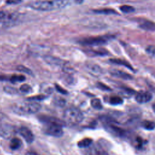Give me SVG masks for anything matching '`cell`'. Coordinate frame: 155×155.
<instances>
[{
	"label": "cell",
	"instance_id": "1",
	"mask_svg": "<svg viewBox=\"0 0 155 155\" xmlns=\"http://www.w3.org/2000/svg\"><path fill=\"white\" fill-rule=\"evenodd\" d=\"M69 4V0H49L36 1L30 4V7L40 11H51L62 8Z\"/></svg>",
	"mask_w": 155,
	"mask_h": 155
},
{
	"label": "cell",
	"instance_id": "2",
	"mask_svg": "<svg viewBox=\"0 0 155 155\" xmlns=\"http://www.w3.org/2000/svg\"><path fill=\"white\" fill-rule=\"evenodd\" d=\"M13 110L15 112L22 114H33L38 112L41 106L35 101H27L17 103L13 105Z\"/></svg>",
	"mask_w": 155,
	"mask_h": 155
},
{
	"label": "cell",
	"instance_id": "3",
	"mask_svg": "<svg viewBox=\"0 0 155 155\" xmlns=\"http://www.w3.org/2000/svg\"><path fill=\"white\" fill-rule=\"evenodd\" d=\"M64 120L71 124H78L81 123L84 119V115L82 111L73 107L67 108L64 112Z\"/></svg>",
	"mask_w": 155,
	"mask_h": 155
},
{
	"label": "cell",
	"instance_id": "4",
	"mask_svg": "<svg viewBox=\"0 0 155 155\" xmlns=\"http://www.w3.org/2000/svg\"><path fill=\"white\" fill-rule=\"evenodd\" d=\"M62 124L56 122H47L44 123L43 131L45 134L53 136L61 137L63 134Z\"/></svg>",
	"mask_w": 155,
	"mask_h": 155
},
{
	"label": "cell",
	"instance_id": "5",
	"mask_svg": "<svg viewBox=\"0 0 155 155\" xmlns=\"http://www.w3.org/2000/svg\"><path fill=\"white\" fill-rule=\"evenodd\" d=\"M107 42V38L104 36L89 37L83 39L81 43L85 45H100L105 44Z\"/></svg>",
	"mask_w": 155,
	"mask_h": 155
},
{
	"label": "cell",
	"instance_id": "6",
	"mask_svg": "<svg viewBox=\"0 0 155 155\" xmlns=\"http://www.w3.org/2000/svg\"><path fill=\"white\" fill-rule=\"evenodd\" d=\"M14 133L13 127L5 123L0 124V136L4 139H9Z\"/></svg>",
	"mask_w": 155,
	"mask_h": 155
},
{
	"label": "cell",
	"instance_id": "7",
	"mask_svg": "<svg viewBox=\"0 0 155 155\" xmlns=\"http://www.w3.org/2000/svg\"><path fill=\"white\" fill-rule=\"evenodd\" d=\"M18 132L28 143H31L33 142L35 139L34 135L28 128L26 127H21L19 128Z\"/></svg>",
	"mask_w": 155,
	"mask_h": 155
},
{
	"label": "cell",
	"instance_id": "8",
	"mask_svg": "<svg viewBox=\"0 0 155 155\" xmlns=\"http://www.w3.org/2000/svg\"><path fill=\"white\" fill-rule=\"evenodd\" d=\"M152 97L153 96L151 93L148 91H140L136 93L135 99L139 104H144L150 101Z\"/></svg>",
	"mask_w": 155,
	"mask_h": 155
},
{
	"label": "cell",
	"instance_id": "9",
	"mask_svg": "<svg viewBox=\"0 0 155 155\" xmlns=\"http://www.w3.org/2000/svg\"><path fill=\"white\" fill-rule=\"evenodd\" d=\"M106 125V128H107L108 131H110V133L117 136L122 137L125 134V131L116 125L114 124H112L110 122H107L105 124Z\"/></svg>",
	"mask_w": 155,
	"mask_h": 155
},
{
	"label": "cell",
	"instance_id": "10",
	"mask_svg": "<svg viewBox=\"0 0 155 155\" xmlns=\"http://www.w3.org/2000/svg\"><path fill=\"white\" fill-rule=\"evenodd\" d=\"M45 61L51 64V65H58V66H62V67L64 68L66 65L65 63L64 62H63L62 60L54 58V57H52V56H45L44 58Z\"/></svg>",
	"mask_w": 155,
	"mask_h": 155
},
{
	"label": "cell",
	"instance_id": "11",
	"mask_svg": "<svg viewBox=\"0 0 155 155\" xmlns=\"http://www.w3.org/2000/svg\"><path fill=\"white\" fill-rule=\"evenodd\" d=\"M110 73L114 76H116V77H117L119 78H121V79H123L125 80L131 79L133 78L132 76L130 74L124 72V71H120V70H113L110 71Z\"/></svg>",
	"mask_w": 155,
	"mask_h": 155
},
{
	"label": "cell",
	"instance_id": "12",
	"mask_svg": "<svg viewBox=\"0 0 155 155\" xmlns=\"http://www.w3.org/2000/svg\"><path fill=\"white\" fill-rule=\"evenodd\" d=\"M87 68L89 72L94 75H99L102 72V68L96 64H89L87 65Z\"/></svg>",
	"mask_w": 155,
	"mask_h": 155
},
{
	"label": "cell",
	"instance_id": "13",
	"mask_svg": "<svg viewBox=\"0 0 155 155\" xmlns=\"http://www.w3.org/2000/svg\"><path fill=\"white\" fill-rule=\"evenodd\" d=\"M110 62L113 63V64H117V65H123L124 67H126L127 68L130 69L132 71L134 70V69L132 67L131 65H130L126 61H124V60H122V59H117V58H114V59H110Z\"/></svg>",
	"mask_w": 155,
	"mask_h": 155
},
{
	"label": "cell",
	"instance_id": "14",
	"mask_svg": "<svg viewBox=\"0 0 155 155\" xmlns=\"http://www.w3.org/2000/svg\"><path fill=\"white\" fill-rule=\"evenodd\" d=\"M139 27L141 28L146 30H149V31L155 30V23L152 21H145L142 23L140 24Z\"/></svg>",
	"mask_w": 155,
	"mask_h": 155
},
{
	"label": "cell",
	"instance_id": "15",
	"mask_svg": "<svg viewBox=\"0 0 155 155\" xmlns=\"http://www.w3.org/2000/svg\"><path fill=\"white\" fill-rule=\"evenodd\" d=\"M22 146V141L20 139L17 137H13L11 139L9 147L12 150H16L19 149Z\"/></svg>",
	"mask_w": 155,
	"mask_h": 155
},
{
	"label": "cell",
	"instance_id": "16",
	"mask_svg": "<svg viewBox=\"0 0 155 155\" xmlns=\"http://www.w3.org/2000/svg\"><path fill=\"white\" fill-rule=\"evenodd\" d=\"M92 142H93L92 139L86 137V138H84L83 139L79 140L78 143V146L81 148H87V147H89L91 145Z\"/></svg>",
	"mask_w": 155,
	"mask_h": 155
},
{
	"label": "cell",
	"instance_id": "17",
	"mask_svg": "<svg viewBox=\"0 0 155 155\" xmlns=\"http://www.w3.org/2000/svg\"><path fill=\"white\" fill-rule=\"evenodd\" d=\"M0 20H16L13 14L0 10Z\"/></svg>",
	"mask_w": 155,
	"mask_h": 155
},
{
	"label": "cell",
	"instance_id": "18",
	"mask_svg": "<svg viewBox=\"0 0 155 155\" xmlns=\"http://www.w3.org/2000/svg\"><path fill=\"white\" fill-rule=\"evenodd\" d=\"M25 77L24 75L21 74H13L10 77L9 81L12 83L21 82L25 81Z\"/></svg>",
	"mask_w": 155,
	"mask_h": 155
},
{
	"label": "cell",
	"instance_id": "19",
	"mask_svg": "<svg viewBox=\"0 0 155 155\" xmlns=\"http://www.w3.org/2000/svg\"><path fill=\"white\" fill-rule=\"evenodd\" d=\"M142 127L147 130H153L155 128V122L150 120H144L142 122Z\"/></svg>",
	"mask_w": 155,
	"mask_h": 155
},
{
	"label": "cell",
	"instance_id": "20",
	"mask_svg": "<svg viewBox=\"0 0 155 155\" xmlns=\"http://www.w3.org/2000/svg\"><path fill=\"white\" fill-rule=\"evenodd\" d=\"M93 12L97 14H104V15H111V14H116L117 12L114 10L113 9L111 8H102V9H97L94 10Z\"/></svg>",
	"mask_w": 155,
	"mask_h": 155
},
{
	"label": "cell",
	"instance_id": "21",
	"mask_svg": "<svg viewBox=\"0 0 155 155\" xmlns=\"http://www.w3.org/2000/svg\"><path fill=\"white\" fill-rule=\"evenodd\" d=\"M91 107L97 110H101L102 108V105L101 103V101L98 98H94L91 100L90 102Z\"/></svg>",
	"mask_w": 155,
	"mask_h": 155
},
{
	"label": "cell",
	"instance_id": "22",
	"mask_svg": "<svg viewBox=\"0 0 155 155\" xmlns=\"http://www.w3.org/2000/svg\"><path fill=\"white\" fill-rule=\"evenodd\" d=\"M123 99L118 96H111L109 99V102L111 105H119L123 103Z\"/></svg>",
	"mask_w": 155,
	"mask_h": 155
},
{
	"label": "cell",
	"instance_id": "23",
	"mask_svg": "<svg viewBox=\"0 0 155 155\" xmlns=\"http://www.w3.org/2000/svg\"><path fill=\"white\" fill-rule=\"evenodd\" d=\"M120 10L125 13H128L133 12L135 10V8L131 5H123L120 7Z\"/></svg>",
	"mask_w": 155,
	"mask_h": 155
},
{
	"label": "cell",
	"instance_id": "24",
	"mask_svg": "<svg viewBox=\"0 0 155 155\" xmlns=\"http://www.w3.org/2000/svg\"><path fill=\"white\" fill-rule=\"evenodd\" d=\"M54 104L59 107H64L65 104V101L64 99L61 97H56L53 99Z\"/></svg>",
	"mask_w": 155,
	"mask_h": 155
},
{
	"label": "cell",
	"instance_id": "25",
	"mask_svg": "<svg viewBox=\"0 0 155 155\" xmlns=\"http://www.w3.org/2000/svg\"><path fill=\"white\" fill-rule=\"evenodd\" d=\"M19 90H20V91H22V93H30V92L31 91L32 88H31V87H30V85L27 84H22V85L20 87Z\"/></svg>",
	"mask_w": 155,
	"mask_h": 155
},
{
	"label": "cell",
	"instance_id": "26",
	"mask_svg": "<svg viewBox=\"0 0 155 155\" xmlns=\"http://www.w3.org/2000/svg\"><path fill=\"white\" fill-rule=\"evenodd\" d=\"M17 70L19 71H22V72H24V73H25L27 74H31V71L30 69H28V68L23 66V65H19L17 67Z\"/></svg>",
	"mask_w": 155,
	"mask_h": 155
},
{
	"label": "cell",
	"instance_id": "27",
	"mask_svg": "<svg viewBox=\"0 0 155 155\" xmlns=\"http://www.w3.org/2000/svg\"><path fill=\"white\" fill-rule=\"evenodd\" d=\"M146 51L152 55L155 56V45H148L146 48Z\"/></svg>",
	"mask_w": 155,
	"mask_h": 155
},
{
	"label": "cell",
	"instance_id": "28",
	"mask_svg": "<svg viewBox=\"0 0 155 155\" xmlns=\"http://www.w3.org/2000/svg\"><path fill=\"white\" fill-rule=\"evenodd\" d=\"M97 87L101 89V90H104V91H111V88L110 87H108V86H107L106 85H105L103 83L101 82H97Z\"/></svg>",
	"mask_w": 155,
	"mask_h": 155
},
{
	"label": "cell",
	"instance_id": "29",
	"mask_svg": "<svg viewBox=\"0 0 155 155\" xmlns=\"http://www.w3.org/2000/svg\"><path fill=\"white\" fill-rule=\"evenodd\" d=\"M54 87H55L56 90L58 92H59L60 93H61V94H67L68 93V92H67L64 88H63L62 87H61L60 85H59L57 84H54Z\"/></svg>",
	"mask_w": 155,
	"mask_h": 155
},
{
	"label": "cell",
	"instance_id": "30",
	"mask_svg": "<svg viewBox=\"0 0 155 155\" xmlns=\"http://www.w3.org/2000/svg\"><path fill=\"white\" fill-rule=\"evenodd\" d=\"M45 96L44 94H41L38 95L36 96H33V97H30L28 98V101H35V100H43L45 98Z\"/></svg>",
	"mask_w": 155,
	"mask_h": 155
},
{
	"label": "cell",
	"instance_id": "31",
	"mask_svg": "<svg viewBox=\"0 0 155 155\" xmlns=\"http://www.w3.org/2000/svg\"><path fill=\"white\" fill-rule=\"evenodd\" d=\"M4 90L8 93H16V89L14 88L13 87H4Z\"/></svg>",
	"mask_w": 155,
	"mask_h": 155
},
{
	"label": "cell",
	"instance_id": "32",
	"mask_svg": "<svg viewBox=\"0 0 155 155\" xmlns=\"http://www.w3.org/2000/svg\"><path fill=\"white\" fill-rule=\"evenodd\" d=\"M22 0H7L6 2L8 4H18L21 2Z\"/></svg>",
	"mask_w": 155,
	"mask_h": 155
},
{
	"label": "cell",
	"instance_id": "33",
	"mask_svg": "<svg viewBox=\"0 0 155 155\" xmlns=\"http://www.w3.org/2000/svg\"><path fill=\"white\" fill-rule=\"evenodd\" d=\"M137 143H138V145H139V147H142V144L143 143V141H142V139H141V137H137Z\"/></svg>",
	"mask_w": 155,
	"mask_h": 155
},
{
	"label": "cell",
	"instance_id": "34",
	"mask_svg": "<svg viewBox=\"0 0 155 155\" xmlns=\"http://www.w3.org/2000/svg\"><path fill=\"white\" fill-rule=\"evenodd\" d=\"M25 155H38L37 153H35V152H33V151H28Z\"/></svg>",
	"mask_w": 155,
	"mask_h": 155
},
{
	"label": "cell",
	"instance_id": "35",
	"mask_svg": "<svg viewBox=\"0 0 155 155\" xmlns=\"http://www.w3.org/2000/svg\"><path fill=\"white\" fill-rule=\"evenodd\" d=\"M6 79L5 76H2V75H0V81H4Z\"/></svg>",
	"mask_w": 155,
	"mask_h": 155
},
{
	"label": "cell",
	"instance_id": "36",
	"mask_svg": "<svg viewBox=\"0 0 155 155\" xmlns=\"http://www.w3.org/2000/svg\"><path fill=\"white\" fill-rule=\"evenodd\" d=\"M152 108H153V111L155 113V103H154V104L152 105Z\"/></svg>",
	"mask_w": 155,
	"mask_h": 155
},
{
	"label": "cell",
	"instance_id": "37",
	"mask_svg": "<svg viewBox=\"0 0 155 155\" xmlns=\"http://www.w3.org/2000/svg\"><path fill=\"white\" fill-rule=\"evenodd\" d=\"M76 1L78 2V3L80 4V3H81L83 1V0H76Z\"/></svg>",
	"mask_w": 155,
	"mask_h": 155
}]
</instances>
